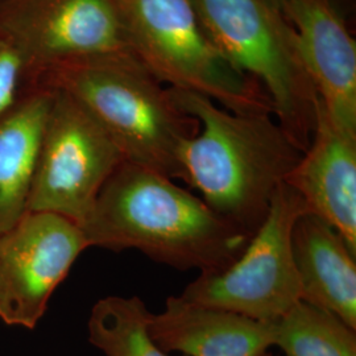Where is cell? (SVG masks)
<instances>
[{
	"instance_id": "1",
	"label": "cell",
	"mask_w": 356,
	"mask_h": 356,
	"mask_svg": "<svg viewBox=\"0 0 356 356\" xmlns=\"http://www.w3.org/2000/svg\"><path fill=\"white\" fill-rule=\"evenodd\" d=\"M79 229L89 247L138 250L153 261L200 275L227 269L254 236L175 179L128 161L107 179Z\"/></svg>"
},
{
	"instance_id": "2",
	"label": "cell",
	"mask_w": 356,
	"mask_h": 356,
	"mask_svg": "<svg viewBox=\"0 0 356 356\" xmlns=\"http://www.w3.org/2000/svg\"><path fill=\"white\" fill-rule=\"evenodd\" d=\"M170 91L200 123L181 152V179L218 216L254 235L302 152L270 114H234L202 95Z\"/></svg>"
},
{
	"instance_id": "3",
	"label": "cell",
	"mask_w": 356,
	"mask_h": 356,
	"mask_svg": "<svg viewBox=\"0 0 356 356\" xmlns=\"http://www.w3.org/2000/svg\"><path fill=\"white\" fill-rule=\"evenodd\" d=\"M38 86L61 90L81 103L114 140L124 161L181 179V152L200 123L134 54L54 67L29 89Z\"/></svg>"
},
{
	"instance_id": "4",
	"label": "cell",
	"mask_w": 356,
	"mask_h": 356,
	"mask_svg": "<svg viewBox=\"0 0 356 356\" xmlns=\"http://www.w3.org/2000/svg\"><path fill=\"white\" fill-rule=\"evenodd\" d=\"M219 53L266 91L277 123L305 152L319 98L277 0H191Z\"/></svg>"
},
{
	"instance_id": "5",
	"label": "cell",
	"mask_w": 356,
	"mask_h": 356,
	"mask_svg": "<svg viewBox=\"0 0 356 356\" xmlns=\"http://www.w3.org/2000/svg\"><path fill=\"white\" fill-rule=\"evenodd\" d=\"M132 54L170 89L234 114H273L266 91L216 49L191 0H118Z\"/></svg>"
},
{
	"instance_id": "6",
	"label": "cell",
	"mask_w": 356,
	"mask_h": 356,
	"mask_svg": "<svg viewBox=\"0 0 356 356\" xmlns=\"http://www.w3.org/2000/svg\"><path fill=\"white\" fill-rule=\"evenodd\" d=\"M307 211L285 182L275 191L269 213L238 260L223 272L200 275L181 297L193 304L273 323L301 301L292 231Z\"/></svg>"
},
{
	"instance_id": "7",
	"label": "cell",
	"mask_w": 356,
	"mask_h": 356,
	"mask_svg": "<svg viewBox=\"0 0 356 356\" xmlns=\"http://www.w3.org/2000/svg\"><path fill=\"white\" fill-rule=\"evenodd\" d=\"M51 90L28 213H51L81 226L124 157L81 103Z\"/></svg>"
},
{
	"instance_id": "8",
	"label": "cell",
	"mask_w": 356,
	"mask_h": 356,
	"mask_svg": "<svg viewBox=\"0 0 356 356\" xmlns=\"http://www.w3.org/2000/svg\"><path fill=\"white\" fill-rule=\"evenodd\" d=\"M0 28L24 57L23 91L54 67L132 54L118 0H0Z\"/></svg>"
},
{
	"instance_id": "9",
	"label": "cell",
	"mask_w": 356,
	"mask_h": 356,
	"mask_svg": "<svg viewBox=\"0 0 356 356\" xmlns=\"http://www.w3.org/2000/svg\"><path fill=\"white\" fill-rule=\"evenodd\" d=\"M88 247L78 225L51 213H26L0 234V319L33 330Z\"/></svg>"
},
{
	"instance_id": "10",
	"label": "cell",
	"mask_w": 356,
	"mask_h": 356,
	"mask_svg": "<svg viewBox=\"0 0 356 356\" xmlns=\"http://www.w3.org/2000/svg\"><path fill=\"white\" fill-rule=\"evenodd\" d=\"M292 24L319 102L337 127L356 132V44L331 0H277Z\"/></svg>"
},
{
	"instance_id": "11",
	"label": "cell",
	"mask_w": 356,
	"mask_h": 356,
	"mask_svg": "<svg viewBox=\"0 0 356 356\" xmlns=\"http://www.w3.org/2000/svg\"><path fill=\"white\" fill-rule=\"evenodd\" d=\"M285 184L356 254V132L337 127L321 102L312 141Z\"/></svg>"
},
{
	"instance_id": "12",
	"label": "cell",
	"mask_w": 356,
	"mask_h": 356,
	"mask_svg": "<svg viewBox=\"0 0 356 356\" xmlns=\"http://www.w3.org/2000/svg\"><path fill=\"white\" fill-rule=\"evenodd\" d=\"M148 330L165 353L184 356H260L275 343L273 323L193 304L170 296L161 313H151Z\"/></svg>"
},
{
	"instance_id": "13",
	"label": "cell",
	"mask_w": 356,
	"mask_h": 356,
	"mask_svg": "<svg viewBox=\"0 0 356 356\" xmlns=\"http://www.w3.org/2000/svg\"><path fill=\"white\" fill-rule=\"evenodd\" d=\"M292 252L301 301L356 330V254L339 232L306 211L293 227Z\"/></svg>"
},
{
	"instance_id": "14",
	"label": "cell",
	"mask_w": 356,
	"mask_h": 356,
	"mask_svg": "<svg viewBox=\"0 0 356 356\" xmlns=\"http://www.w3.org/2000/svg\"><path fill=\"white\" fill-rule=\"evenodd\" d=\"M53 90H24L0 118V234L28 213V200Z\"/></svg>"
},
{
	"instance_id": "15",
	"label": "cell",
	"mask_w": 356,
	"mask_h": 356,
	"mask_svg": "<svg viewBox=\"0 0 356 356\" xmlns=\"http://www.w3.org/2000/svg\"><path fill=\"white\" fill-rule=\"evenodd\" d=\"M149 314L140 297H104L91 309L89 342L106 356H170L153 341Z\"/></svg>"
},
{
	"instance_id": "16",
	"label": "cell",
	"mask_w": 356,
	"mask_h": 356,
	"mask_svg": "<svg viewBox=\"0 0 356 356\" xmlns=\"http://www.w3.org/2000/svg\"><path fill=\"white\" fill-rule=\"evenodd\" d=\"M275 343L286 356H356V330L304 301L273 322Z\"/></svg>"
},
{
	"instance_id": "17",
	"label": "cell",
	"mask_w": 356,
	"mask_h": 356,
	"mask_svg": "<svg viewBox=\"0 0 356 356\" xmlns=\"http://www.w3.org/2000/svg\"><path fill=\"white\" fill-rule=\"evenodd\" d=\"M26 79V61L10 38L0 28V118L20 98Z\"/></svg>"
},
{
	"instance_id": "18",
	"label": "cell",
	"mask_w": 356,
	"mask_h": 356,
	"mask_svg": "<svg viewBox=\"0 0 356 356\" xmlns=\"http://www.w3.org/2000/svg\"><path fill=\"white\" fill-rule=\"evenodd\" d=\"M260 356H270V355H269V354H267V353H266V354H263V355H260Z\"/></svg>"
}]
</instances>
